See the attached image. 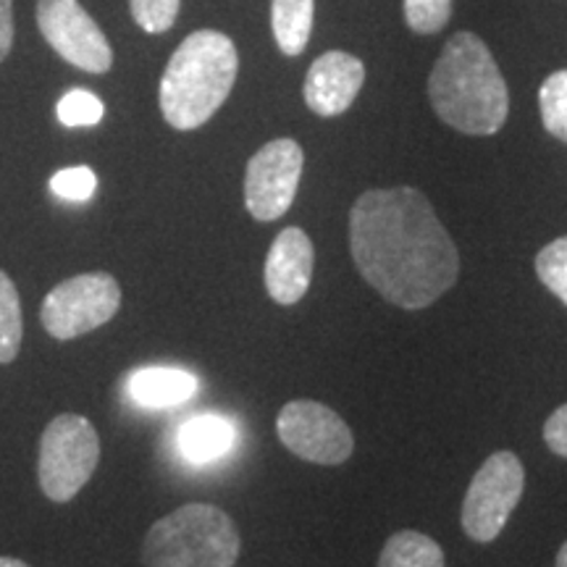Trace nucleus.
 I'll use <instances>...</instances> for the list:
<instances>
[{
	"label": "nucleus",
	"instance_id": "4",
	"mask_svg": "<svg viewBox=\"0 0 567 567\" xmlns=\"http://www.w3.org/2000/svg\"><path fill=\"white\" fill-rule=\"evenodd\" d=\"M239 530L216 505L193 502L163 515L142 542L145 567H234L239 559Z\"/></svg>",
	"mask_w": 567,
	"mask_h": 567
},
{
	"label": "nucleus",
	"instance_id": "17",
	"mask_svg": "<svg viewBox=\"0 0 567 567\" xmlns=\"http://www.w3.org/2000/svg\"><path fill=\"white\" fill-rule=\"evenodd\" d=\"M24 337V318H21V300L17 284L6 271H0V365L17 360Z\"/></svg>",
	"mask_w": 567,
	"mask_h": 567
},
{
	"label": "nucleus",
	"instance_id": "19",
	"mask_svg": "<svg viewBox=\"0 0 567 567\" xmlns=\"http://www.w3.org/2000/svg\"><path fill=\"white\" fill-rule=\"evenodd\" d=\"M536 274L544 287L567 305V237L555 239L536 255Z\"/></svg>",
	"mask_w": 567,
	"mask_h": 567
},
{
	"label": "nucleus",
	"instance_id": "2",
	"mask_svg": "<svg viewBox=\"0 0 567 567\" xmlns=\"http://www.w3.org/2000/svg\"><path fill=\"white\" fill-rule=\"evenodd\" d=\"M436 116L452 130L488 137L505 126L509 113L507 82L486 42L473 32L452 34L429 76Z\"/></svg>",
	"mask_w": 567,
	"mask_h": 567
},
{
	"label": "nucleus",
	"instance_id": "9",
	"mask_svg": "<svg viewBox=\"0 0 567 567\" xmlns=\"http://www.w3.org/2000/svg\"><path fill=\"white\" fill-rule=\"evenodd\" d=\"M305 153L295 140H274L247 163L245 205L255 221H276L292 208L302 179Z\"/></svg>",
	"mask_w": 567,
	"mask_h": 567
},
{
	"label": "nucleus",
	"instance_id": "24",
	"mask_svg": "<svg viewBox=\"0 0 567 567\" xmlns=\"http://www.w3.org/2000/svg\"><path fill=\"white\" fill-rule=\"evenodd\" d=\"M544 442L555 455L567 457V402L557 408L544 423Z\"/></svg>",
	"mask_w": 567,
	"mask_h": 567
},
{
	"label": "nucleus",
	"instance_id": "20",
	"mask_svg": "<svg viewBox=\"0 0 567 567\" xmlns=\"http://www.w3.org/2000/svg\"><path fill=\"white\" fill-rule=\"evenodd\" d=\"M105 105L90 90H71L59 101V122L63 126H95L103 122Z\"/></svg>",
	"mask_w": 567,
	"mask_h": 567
},
{
	"label": "nucleus",
	"instance_id": "6",
	"mask_svg": "<svg viewBox=\"0 0 567 567\" xmlns=\"http://www.w3.org/2000/svg\"><path fill=\"white\" fill-rule=\"evenodd\" d=\"M122 308V287L105 271L71 276L55 284L42 300L40 321L59 342L90 334L111 321Z\"/></svg>",
	"mask_w": 567,
	"mask_h": 567
},
{
	"label": "nucleus",
	"instance_id": "27",
	"mask_svg": "<svg viewBox=\"0 0 567 567\" xmlns=\"http://www.w3.org/2000/svg\"><path fill=\"white\" fill-rule=\"evenodd\" d=\"M555 567H567V542H565L563 547H559V551H557V563H555Z\"/></svg>",
	"mask_w": 567,
	"mask_h": 567
},
{
	"label": "nucleus",
	"instance_id": "10",
	"mask_svg": "<svg viewBox=\"0 0 567 567\" xmlns=\"http://www.w3.org/2000/svg\"><path fill=\"white\" fill-rule=\"evenodd\" d=\"M38 27L48 45L71 66L90 74H105L113 66L109 40L80 0H38Z\"/></svg>",
	"mask_w": 567,
	"mask_h": 567
},
{
	"label": "nucleus",
	"instance_id": "18",
	"mask_svg": "<svg viewBox=\"0 0 567 567\" xmlns=\"http://www.w3.org/2000/svg\"><path fill=\"white\" fill-rule=\"evenodd\" d=\"M538 109H542L544 130L567 142V69L547 76L538 90Z\"/></svg>",
	"mask_w": 567,
	"mask_h": 567
},
{
	"label": "nucleus",
	"instance_id": "14",
	"mask_svg": "<svg viewBox=\"0 0 567 567\" xmlns=\"http://www.w3.org/2000/svg\"><path fill=\"white\" fill-rule=\"evenodd\" d=\"M237 431L218 415H200L182 425L179 450L193 463H210L231 450Z\"/></svg>",
	"mask_w": 567,
	"mask_h": 567
},
{
	"label": "nucleus",
	"instance_id": "1",
	"mask_svg": "<svg viewBox=\"0 0 567 567\" xmlns=\"http://www.w3.org/2000/svg\"><path fill=\"white\" fill-rule=\"evenodd\" d=\"M350 252L375 292L405 310L434 305L460 274L455 243L415 187L360 195L350 210Z\"/></svg>",
	"mask_w": 567,
	"mask_h": 567
},
{
	"label": "nucleus",
	"instance_id": "11",
	"mask_svg": "<svg viewBox=\"0 0 567 567\" xmlns=\"http://www.w3.org/2000/svg\"><path fill=\"white\" fill-rule=\"evenodd\" d=\"M316 266V250L300 226H287L276 234L271 250L266 255L264 279L274 302L295 305L310 289Z\"/></svg>",
	"mask_w": 567,
	"mask_h": 567
},
{
	"label": "nucleus",
	"instance_id": "21",
	"mask_svg": "<svg viewBox=\"0 0 567 567\" xmlns=\"http://www.w3.org/2000/svg\"><path fill=\"white\" fill-rule=\"evenodd\" d=\"M408 27L417 34H436L452 17V0H405Z\"/></svg>",
	"mask_w": 567,
	"mask_h": 567
},
{
	"label": "nucleus",
	"instance_id": "13",
	"mask_svg": "<svg viewBox=\"0 0 567 567\" xmlns=\"http://www.w3.org/2000/svg\"><path fill=\"white\" fill-rule=\"evenodd\" d=\"M197 392V379L179 368H140L130 375V394L142 408H176Z\"/></svg>",
	"mask_w": 567,
	"mask_h": 567
},
{
	"label": "nucleus",
	"instance_id": "5",
	"mask_svg": "<svg viewBox=\"0 0 567 567\" xmlns=\"http://www.w3.org/2000/svg\"><path fill=\"white\" fill-rule=\"evenodd\" d=\"M101 463V436L82 415H59L40 436L38 478L51 502H69L82 492Z\"/></svg>",
	"mask_w": 567,
	"mask_h": 567
},
{
	"label": "nucleus",
	"instance_id": "26",
	"mask_svg": "<svg viewBox=\"0 0 567 567\" xmlns=\"http://www.w3.org/2000/svg\"><path fill=\"white\" fill-rule=\"evenodd\" d=\"M0 567H30V565L21 563L17 557H0Z\"/></svg>",
	"mask_w": 567,
	"mask_h": 567
},
{
	"label": "nucleus",
	"instance_id": "25",
	"mask_svg": "<svg viewBox=\"0 0 567 567\" xmlns=\"http://www.w3.org/2000/svg\"><path fill=\"white\" fill-rule=\"evenodd\" d=\"M13 45V3L0 0V61L11 53Z\"/></svg>",
	"mask_w": 567,
	"mask_h": 567
},
{
	"label": "nucleus",
	"instance_id": "15",
	"mask_svg": "<svg viewBox=\"0 0 567 567\" xmlns=\"http://www.w3.org/2000/svg\"><path fill=\"white\" fill-rule=\"evenodd\" d=\"M316 0H271V30L284 55L305 53L313 32Z\"/></svg>",
	"mask_w": 567,
	"mask_h": 567
},
{
	"label": "nucleus",
	"instance_id": "7",
	"mask_svg": "<svg viewBox=\"0 0 567 567\" xmlns=\"http://www.w3.org/2000/svg\"><path fill=\"white\" fill-rule=\"evenodd\" d=\"M526 488V467L515 452H494L467 486L463 502V530L478 544L494 542L507 526Z\"/></svg>",
	"mask_w": 567,
	"mask_h": 567
},
{
	"label": "nucleus",
	"instance_id": "23",
	"mask_svg": "<svg viewBox=\"0 0 567 567\" xmlns=\"http://www.w3.org/2000/svg\"><path fill=\"white\" fill-rule=\"evenodd\" d=\"M182 0H130L132 17L145 32L161 34L172 30L179 17Z\"/></svg>",
	"mask_w": 567,
	"mask_h": 567
},
{
	"label": "nucleus",
	"instance_id": "22",
	"mask_svg": "<svg viewBox=\"0 0 567 567\" xmlns=\"http://www.w3.org/2000/svg\"><path fill=\"white\" fill-rule=\"evenodd\" d=\"M95 189H97V176L87 166L61 168V172H55L51 179V193L55 197H61V200L84 203L95 195Z\"/></svg>",
	"mask_w": 567,
	"mask_h": 567
},
{
	"label": "nucleus",
	"instance_id": "8",
	"mask_svg": "<svg viewBox=\"0 0 567 567\" xmlns=\"http://www.w3.org/2000/svg\"><path fill=\"white\" fill-rule=\"evenodd\" d=\"M276 434L292 455L316 465H342L354 450L350 425L313 400L287 402L276 417Z\"/></svg>",
	"mask_w": 567,
	"mask_h": 567
},
{
	"label": "nucleus",
	"instance_id": "16",
	"mask_svg": "<svg viewBox=\"0 0 567 567\" xmlns=\"http://www.w3.org/2000/svg\"><path fill=\"white\" fill-rule=\"evenodd\" d=\"M379 567H444V549L421 530H400L381 549Z\"/></svg>",
	"mask_w": 567,
	"mask_h": 567
},
{
	"label": "nucleus",
	"instance_id": "12",
	"mask_svg": "<svg viewBox=\"0 0 567 567\" xmlns=\"http://www.w3.org/2000/svg\"><path fill=\"white\" fill-rule=\"evenodd\" d=\"M363 61L344 51H329L313 61L305 76V103L318 116H339L363 90Z\"/></svg>",
	"mask_w": 567,
	"mask_h": 567
},
{
	"label": "nucleus",
	"instance_id": "3",
	"mask_svg": "<svg viewBox=\"0 0 567 567\" xmlns=\"http://www.w3.org/2000/svg\"><path fill=\"white\" fill-rule=\"evenodd\" d=\"M239 55L224 32H193L176 48L161 80V113L168 126L193 132L210 122L237 82Z\"/></svg>",
	"mask_w": 567,
	"mask_h": 567
}]
</instances>
